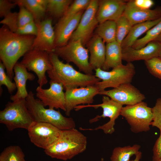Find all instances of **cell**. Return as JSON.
I'll use <instances>...</instances> for the list:
<instances>
[{
    "label": "cell",
    "instance_id": "d6a6232c",
    "mask_svg": "<svg viewBox=\"0 0 161 161\" xmlns=\"http://www.w3.org/2000/svg\"><path fill=\"white\" fill-rule=\"evenodd\" d=\"M5 67L2 62H0V95L2 92L1 88L2 85H4L7 88L9 93L12 94L16 89V87L15 82H13L10 77L5 72Z\"/></svg>",
    "mask_w": 161,
    "mask_h": 161
},
{
    "label": "cell",
    "instance_id": "f35d334b",
    "mask_svg": "<svg viewBox=\"0 0 161 161\" xmlns=\"http://www.w3.org/2000/svg\"><path fill=\"white\" fill-rule=\"evenodd\" d=\"M134 4L137 7L144 9H149L154 5L151 0H133Z\"/></svg>",
    "mask_w": 161,
    "mask_h": 161
},
{
    "label": "cell",
    "instance_id": "1f68e13d",
    "mask_svg": "<svg viewBox=\"0 0 161 161\" xmlns=\"http://www.w3.org/2000/svg\"><path fill=\"white\" fill-rule=\"evenodd\" d=\"M91 0H75L73 1L62 17H70L79 12L85 10Z\"/></svg>",
    "mask_w": 161,
    "mask_h": 161
},
{
    "label": "cell",
    "instance_id": "ab89813d",
    "mask_svg": "<svg viewBox=\"0 0 161 161\" xmlns=\"http://www.w3.org/2000/svg\"><path fill=\"white\" fill-rule=\"evenodd\" d=\"M142 155V153L140 151L135 155V157L134 159L132 160H130L129 161H140V160Z\"/></svg>",
    "mask_w": 161,
    "mask_h": 161
},
{
    "label": "cell",
    "instance_id": "52a82bcc",
    "mask_svg": "<svg viewBox=\"0 0 161 161\" xmlns=\"http://www.w3.org/2000/svg\"><path fill=\"white\" fill-rule=\"evenodd\" d=\"M53 52L67 63H73L79 71L93 75V70L89 62V50L80 40L69 41L66 45L55 48Z\"/></svg>",
    "mask_w": 161,
    "mask_h": 161
},
{
    "label": "cell",
    "instance_id": "836d02e7",
    "mask_svg": "<svg viewBox=\"0 0 161 161\" xmlns=\"http://www.w3.org/2000/svg\"><path fill=\"white\" fill-rule=\"evenodd\" d=\"M144 61L149 72L155 77L161 79V59L158 57Z\"/></svg>",
    "mask_w": 161,
    "mask_h": 161
},
{
    "label": "cell",
    "instance_id": "e575fe53",
    "mask_svg": "<svg viewBox=\"0 0 161 161\" xmlns=\"http://www.w3.org/2000/svg\"><path fill=\"white\" fill-rule=\"evenodd\" d=\"M19 10L18 13V23L20 27L24 26L34 21L32 14L24 7L19 6Z\"/></svg>",
    "mask_w": 161,
    "mask_h": 161
},
{
    "label": "cell",
    "instance_id": "f1b7e54d",
    "mask_svg": "<svg viewBox=\"0 0 161 161\" xmlns=\"http://www.w3.org/2000/svg\"><path fill=\"white\" fill-rule=\"evenodd\" d=\"M0 161H26L22 149L18 145H11L5 148L0 154Z\"/></svg>",
    "mask_w": 161,
    "mask_h": 161
},
{
    "label": "cell",
    "instance_id": "3957f363",
    "mask_svg": "<svg viewBox=\"0 0 161 161\" xmlns=\"http://www.w3.org/2000/svg\"><path fill=\"white\" fill-rule=\"evenodd\" d=\"M87 144L86 136L75 128L63 130L58 139L44 151L52 158L66 161L84 152Z\"/></svg>",
    "mask_w": 161,
    "mask_h": 161
},
{
    "label": "cell",
    "instance_id": "d6986e66",
    "mask_svg": "<svg viewBox=\"0 0 161 161\" xmlns=\"http://www.w3.org/2000/svg\"><path fill=\"white\" fill-rule=\"evenodd\" d=\"M161 51V43L153 41L139 49L132 47L122 48V60L127 62L140 60L145 61L158 57Z\"/></svg>",
    "mask_w": 161,
    "mask_h": 161
},
{
    "label": "cell",
    "instance_id": "5b68a950",
    "mask_svg": "<svg viewBox=\"0 0 161 161\" xmlns=\"http://www.w3.org/2000/svg\"><path fill=\"white\" fill-rule=\"evenodd\" d=\"M27 108L26 99L9 101L0 111V123L9 131L17 129L27 130L34 121Z\"/></svg>",
    "mask_w": 161,
    "mask_h": 161
},
{
    "label": "cell",
    "instance_id": "7c38bea8",
    "mask_svg": "<svg viewBox=\"0 0 161 161\" xmlns=\"http://www.w3.org/2000/svg\"><path fill=\"white\" fill-rule=\"evenodd\" d=\"M27 130L31 142L45 150L58 139L62 130L49 123L34 121Z\"/></svg>",
    "mask_w": 161,
    "mask_h": 161
},
{
    "label": "cell",
    "instance_id": "277c9868",
    "mask_svg": "<svg viewBox=\"0 0 161 161\" xmlns=\"http://www.w3.org/2000/svg\"><path fill=\"white\" fill-rule=\"evenodd\" d=\"M26 99L28 109L34 121L49 123L62 130L75 128L72 118L64 116L59 110L46 108L40 100L35 98L32 91L28 92Z\"/></svg>",
    "mask_w": 161,
    "mask_h": 161
},
{
    "label": "cell",
    "instance_id": "b9f144b4",
    "mask_svg": "<svg viewBox=\"0 0 161 161\" xmlns=\"http://www.w3.org/2000/svg\"><path fill=\"white\" fill-rule=\"evenodd\" d=\"M158 57L161 59V51H160Z\"/></svg>",
    "mask_w": 161,
    "mask_h": 161
},
{
    "label": "cell",
    "instance_id": "ac0fdd59",
    "mask_svg": "<svg viewBox=\"0 0 161 161\" xmlns=\"http://www.w3.org/2000/svg\"><path fill=\"white\" fill-rule=\"evenodd\" d=\"M128 0H99L96 17L99 24L107 20L116 21L123 14Z\"/></svg>",
    "mask_w": 161,
    "mask_h": 161
},
{
    "label": "cell",
    "instance_id": "44dd1931",
    "mask_svg": "<svg viewBox=\"0 0 161 161\" xmlns=\"http://www.w3.org/2000/svg\"><path fill=\"white\" fill-rule=\"evenodd\" d=\"M13 71V79L17 90L14 95L10 96V99L12 101L26 99L28 95L26 87L27 81L33 80L35 76L33 74L28 72L26 68L19 62L15 65Z\"/></svg>",
    "mask_w": 161,
    "mask_h": 161
},
{
    "label": "cell",
    "instance_id": "7bdbcfd3",
    "mask_svg": "<svg viewBox=\"0 0 161 161\" xmlns=\"http://www.w3.org/2000/svg\"><path fill=\"white\" fill-rule=\"evenodd\" d=\"M103 159L102 158L101 160V161H103Z\"/></svg>",
    "mask_w": 161,
    "mask_h": 161
},
{
    "label": "cell",
    "instance_id": "cb8c5ba5",
    "mask_svg": "<svg viewBox=\"0 0 161 161\" xmlns=\"http://www.w3.org/2000/svg\"><path fill=\"white\" fill-rule=\"evenodd\" d=\"M161 21V17L151 21H148L133 26L129 33L121 44L122 48L132 47L138 38Z\"/></svg>",
    "mask_w": 161,
    "mask_h": 161
},
{
    "label": "cell",
    "instance_id": "30bf717a",
    "mask_svg": "<svg viewBox=\"0 0 161 161\" xmlns=\"http://www.w3.org/2000/svg\"><path fill=\"white\" fill-rule=\"evenodd\" d=\"M28 71L35 72L38 78L37 82L39 86H43L47 84L48 80L46 72L52 68L49 53L32 49L27 52L20 62Z\"/></svg>",
    "mask_w": 161,
    "mask_h": 161
},
{
    "label": "cell",
    "instance_id": "8fae6325",
    "mask_svg": "<svg viewBox=\"0 0 161 161\" xmlns=\"http://www.w3.org/2000/svg\"><path fill=\"white\" fill-rule=\"evenodd\" d=\"M99 1L98 0H91L69 41L79 40L84 46L92 37L99 24L96 17Z\"/></svg>",
    "mask_w": 161,
    "mask_h": 161
},
{
    "label": "cell",
    "instance_id": "ffe728a7",
    "mask_svg": "<svg viewBox=\"0 0 161 161\" xmlns=\"http://www.w3.org/2000/svg\"><path fill=\"white\" fill-rule=\"evenodd\" d=\"M123 15L133 26L159 18L161 17V9H142L136 7L134 4L133 0H128Z\"/></svg>",
    "mask_w": 161,
    "mask_h": 161
},
{
    "label": "cell",
    "instance_id": "6da1fadb",
    "mask_svg": "<svg viewBox=\"0 0 161 161\" xmlns=\"http://www.w3.org/2000/svg\"><path fill=\"white\" fill-rule=\"evenodd\" d=\"M35 36L21 35L11 31L3 25L0 29V59L6 73L12 80L14 67L18 61L32 49Z\"/></svg>",
    "mask_w": 161,
    "mask_h": 161
},
{
    "label": "cell",
    "instance_id": "ee69618b",
    "mask_svg": "<svg viewBox=\"0 0 161 161\" xmlns=\"http://www.w3.org/2000/svg\"><path fill=\"white\" fill-rule=\"evenodd\" d=\"M158 161H161V159H160Z\"/></svg>",
    "mask_w": 161,
    "mask_h": 161
},
{
    "label": "cell",
    "instance_id": "4dcf8cb0",
    "mask_svg": "<svg viewBox=\"0 0 161 161\" xmlns=\"http://www.w3.org/2000/svg\"><path fill=\"white\" fill-rule=\"evenodd\" d=\"M161 33V21L151 28L143 37L138 39L132 47L139 49L145 46L150 42L154 41Z\"/></svg>",
    "mask_w": 161,
    "mask_h": 161
},
{
    "label": "cell",
    "instance_id": "603a6c76",
    "mask_svg": "<svg viewBox=\"0 0 161 161\" xmlns=\"http://www.w3.org/2000/svg\"><path fill=\"white\" fill-rule=\"evenodd\" d=\"M106 55L104 63L102 69L109 71L122 64V48L121 45L116 41L106 45Z\"/></svg>",
    "mask_w": 161,
    "mask_h": 161
},
{
    "label": "cell",
    "instance_id": "74e56055",
    "mask_svg": "<svg viewBox=\"0 0 161 161\" xmlns=\"http://www.w3.org/2000/svg\"><path fill=\"white\" fill-rule=\"evenodd\" d=\"M152 161H158L161 159V131L156 140L153 149Z\"/></svg>",
    "mask_w": 161,
    "mask_h": 161
},
{
    "label": "cell",
    "instance_id": "5bb4252c",
    "mask_svg": "<svg viewBox=\"0 0 161 161\" xmlns=\"http://www.w3.org/2000/svg\"><path fill=\"white\" fill-rule=\"evenodd\" d=\"M98 95L107 96L123 105H132L143 101L145 96L131 83L122 84L109 90L99 92Z\"/></svg>",
    "mask_w": 161,
    "mask_h": 161
},
{
    "label": "cell",
    "instance_id": "4316f807",
    "mask_svg": "<svg viewBox=\"0 0 161 161\" xmlns=\"http://www.w3.org/2000/svg\"><path fill=\"white\" fill-rule=\"evenodd\" d=\"M140 146L135 144L123 147H117L113 149L110 157L111 161H129L130 157L140 151Z\"/></svg>",
    "mask_w": 161,
    "mask_h": 161
},
{
    "label": "cell",
    "instance_id": "8d00e7d4",
    "mask_svg": "<svg viewBox=\"0 0 161 161\" xmlns=\"http://www.w3.org/2000/svg\"><path fill=\"white\" fill-rule=\"evenodd\" d=\"M11 1L0 0V17L4 18L11 12V10L16 5Z\"/></svg>",
    "mask_w": 161,
    "mask_h": 161
},
{
    "label": "cell",
    "instance_id": "484cf974",
    "mask_svg": "<svg viewBox=\"0 0 161 161\" xmlns=\"http://www.w3.org/2000/svg\"><path fill=\"white\" fill-rule=\"evenodd\" d=\"M16 5L25 7L32 15L35 22L44 20L46 10L41 6L36 0H12Z\"/></svg>",
    "mask_w": 161,
    "mask_h": 161
},
{
    "label": "cell",
    "instance_id": "8992f818",
    "mask_svg": "<svg viewBox=\"0 0 161 161\" xmlns=\"http://www.w3.org/2000/svg\"><path fill=\"white\" fill-rule=\"evenodd\" d=\"M95 76L100 81L95 85L100 92L106 88H116L124 84L131 83L135 74L134 66L132 62H127L112 68L111 70L105 71L101 69H95Z\"/></svg>",
    "mask_w": 161,
    "mask_h": 161
},
{
    "label": "cell",
    "instance_id": "7402d4cb",
    "mask_svg": "<svg viewBox=\"0 0 161 161\" xmlns=\"http://www.w3.org/2000/svg\"><path fill=\"white\" fill-rule=\"evenodd\" d=\"M99 36L94 35L86 44L90 53L89 62L93 70L102 69L105 62L106 45Z\"/></svg>",
    "mask_w": 161,
    "mask_h": 161
},
{
    "label": "cell",
    "instance_id": "ba28073f",
    "mask_svg": "<svg viewBox=\"0 0 161 161\" xmlns=\"http://www.w3.org/2000/svg\"><path fill=\"white\" fill-rule=\"evenodd\" d=\"M120 115L124 117L134 133L146 132L150 129L153 117L152 108L143 101L123 107Z\"/></svg>",
    "mask_w": 161,
    "mask_h": 161
},
{
    "label": "cell",
    "instance_id": "4fadbf2b",
    "mask_svg": "<svg viewBox=\"0 0 161 161\" xmlns=\"http://www.w3.org/2000/svg\"><path fill=\"white\" fill-rule=\"evenodd\" d=\"M65 93L66 115L69 116L71 111L80 104L89 105L94 101V98L100 92L95 85L85 87L68 88Z\"/></svg>",
    "mask_w": 161,
    "mask_h": 161
},
{
    "label": "cell",
    "instance_id": "f546056e",
    "mask_svg": "<svg viewBox=\"0 0 161 161\" xmlns=\"http://www.w3.org/2000/svg\"><path fill=\"white\" fill-rule=\"evenodd\" d=\"M116 22V41L121 45L133 26L128 18L123 14Z\"/></svg>",
    "mask_w": 161,
    "mask_h": 161
},
{
    "label": "cell",
    "instance_id": "7a4b0ae2",
    "mask_svg": "<svg viewBox=\"0 0 161 161\" xmlns=\"http://www.w3.org/2000/svg\"><path fill=\"white\" fill-rule=\"evenodd\" d=\"M52 69L47 72L50 81L62 84L64 89L95 85L101 80L93 75L82 73L68 63L61 61L55 53H49Z\"/></svg>",
    "mask_w": 161,
    "mask_h": 161
},
{
    "label": "cell",
    "instance_id": "83f0119b",
    "mask_svg": "<svg viewBox=\"0 0 161 161\" xmlns=\"http://www.w3.org/2000/svg\"><path fill=\"white\" fill-rule=\"evenodd\" d=\"M73 1L48 0L46 13L56 18H61Z\"/></svg>",
    "mask_w": 161,
    "mask_h": 161
},
{
    "label": "cell",
    "instance_id": "2e32d148",
    "mask_svg": "<svg viewBox=\"0 0 161 161\" xmlns=\"http://www.w3.org/2000/svg\"><path fill=\"white\" fill-rule=\"evenodd\" d=\"M52 20L47 18L35 22L37 33L34 40L33 49L53 52L55 49V34L52 26Z\"/></svg>",
    "mask_w": 161,
    "mask_h": 161
},
{
    "label": "cell",
    "instance_id": "9c48e42d",
    "mask_svg": "<svg viewBox=\"0 0 161 161\" xmlns=\"http://www.w3.org/2000/svg\"><path fill=\"white\" fill-rule=\"evenodd\" d=\"M102 101V103L100 104L80 105L75 108L74 109L76 111L88 107H93L95 109L99 107L102 108L103 112L102 115H97L94 118L90 119L89 122L90 123L97 121L101 118L108 117L110 119L106 123L101 126H99L95 128L83 129L80 128V130L94 131L101 129L104 133L106 134H111L114 131L115 121L119 116L120 115L123 105L106 95L103 96Z\"/></svg>",
    "mask_w": 161,
    "mask_h": 161
},
{
    "label": "cell",
    "instance_id": "9a60e30c",
    "mask_svg": "<svg viewBox=\"0 0 161 161\" xmlns=\"http://www.w3.org/2000/svg\"><path fill=\"white\" fill-rule=\"evenodd\" d=\"M50 87L44 89L38 86L36 89V97L45 107L51 109H61L65 111V93L62 84L50 81Z\"/></svg>",
    "mask_w": 161,
    "mask_h": 161
},
{
    "label": "cell",
    "instance_id": "d590c367",
    "mask_svg": "<svg viewBox=\"0 0 161 161\" xmlns=\"http://www.w3.org/2000/svg\"><path fill=\"white\" fill-rule=\"evenodd\" d=\"M152 109L153 117L151 125L157 128L161 131V98L157 99Z\"/></svg>",
    "mask_w": 161,
    "mask_h": 161
},
{
    "label": "cell",
    "instance_id": "60d3db41",
    "mask_svg": "<svg viewBox=\"0 0 161 161\" xmlns=\"http://www.w3.org/2000/svg\"><path fill=\"white\" fill-rule=\"evenodd\" d=\"M161 43V33L154 40Z\"/></svg>",
    "mask_w": 161,
    "mask_h": 161
},
{
    "label": "cell",
    "instance_id": "d4e9b609",
    "mask_svg": "<svg viewBox=\"0 0 161 161\" xmlns=\"http://www.w3.org/2000/svg\"><path fill=\"white\" fill-rule=\"evenodd\" d=\"M116 21L107 20L99 24L95 29V34L106 43L116 41Z\"/></svg>",
    "mask_w": 161,
    "mask_h": 161
},
{
    "label": "cell",
    "instance_id": "e0dca14e",
    "mask_svg": "<svg viewBox=\"0 0 161 161\" xmlns=\"http://www.w3.org/2000/svg\"><path fill=\"white\" fill-rule=\"evenodd\" d=\"M84 10L72 16L62 17L60 18L54 30L55 48L64 46L68 44L78 25Z\"/></svg>",
    "mask_w": 161,
    "mask_h": 161
}]
</instances>
